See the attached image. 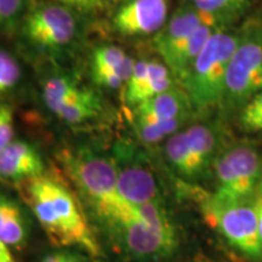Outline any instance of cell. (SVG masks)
<instances>
[{
	"label": "cell",
	"instance_id": "cell-13",
	"mask_svg": "<svg viewBox=\"0 0 262 262\" xmlns=\"http://www.w3.org/2000/svg\"><path fill=\"white\" fill-rule=\"evenodd\" d=\"M203 26L225 29L224 26L214 15L196 9L191 3L185 4L168 18L164 27L153 38V48L162 56L170 48L183 39L192 35L196 29Z\"/></svg>",
	"mask_w": 262,
	"mask_h": 262
},
{
	"label": "cell",
	"instance_id": "cell-11",
	"mask_svg": "<svg viewBox=\"0 0 262 262\" xmlns=\"http://www.w3.org/2000/svg\"><path fill=\"white\" fill-rule=\"evenodd\" d=\"M169 0H126L113 16L114 31L124 37L156 35L168 21Z\"/></svg>",
	"mask_w": 262,
	"mask_h": 262
},
{
	"label": "cell",
	"instance_id": "cell-4",
	"mask_svg": "<svg viewBox=\"0 0 262 262\" xmlns=\"http://www.w3.org/2000/svg\"><path fill=\"white\" fill-rule=\"evenodd\" d=\"M217 189L210 201L217 204L248 202L261 176L258 153L249 145H235L217 155L214 164Z\"/></svg>",
	"mask_w": 262,
	"mask_h": 262
},
{
	"label": "cell",
	"instance_id": "cell-15",
	"mask_svg": "<svg viewBox=\"0 0 262 262\" xmlns=\"http://www.w3.org/2000/svg\"><path fill=\"white\" fill-rule=\"evenodd\" d=\"M193 112L191 101L185 90L173 86L136 106L134 108V117L148 120H170L178 118L189 119Z\"/></svg>",
	"mask_w": 262,
	"mask_h": 262
},
{
	"label": "cell",
	"instance_id": "cell-16",
	"mask_svg": "<svg viewBox=\"0 0 262 262\" xmlns=\"http://www.w3.org/2000/svg\"><path fill=\"white\" fill-rule=\"evenodd\" d=\"M31 235V221L25 206L15 198L0 192V242L21 249Z\"/></svg>",
	"mask_w": 262,
	"mask_h": 262
},
{
	"label": "cell",
	"instance_id": "cell-26",
	"mask_svg": "<svg viewBox=\"0 0 262 262\" xmlns=\"http://www.w3.org/2000/svg\"><path fill=\"white\" fill-rule=\"evenodd\" d=\"M58 2L61 4L68 6V8L84 12L95 11L102 5V0H58Z\"/></svg>",
	"mask_w": 262,
	"mask_h": 262
},
{
	"label": "cell",
	"instance_id": "cell-1",
	"mask_svg": "<svg viewBox=\"0 0 262 262\" xmlns=\"http://www.w3.org/2000/svg\"><path fill=\"white\" fill-rule=\"evenodd\" d=\"M84 202L107 237L133 258L159 260L178 248L175 226L162 202L136 205L117 189Z\"/></svg>",
	"mask_w": 262,
	"mask_h": 262
},
{
	"label": "cell",
	"instance_id": "cell-7",
	"mask_svg": "<svg viewBox=\"0 0 262 262\" xmlns=\"http://www.w3.org/2000/svg\"><path fill=\"white\" fill-rule=\"evenodd\" d=\"M206 221L224 235L237 250L253 258L262 257V243L258 234L255 205L247 202L217 204L208 199L203 205Z\"/></svg>",
	"mask_w": 262,
	"mask_h": 262
},
{
	"label": "cell",
	"instance_id": "cell-22",
	"mask_svg": "<svg viewBox=\"0 0 262 262\" xmlns=\"http://www.w3.org/2000/svg\"><path fill=\"white\" fill-rule=\"evenodd\" d=\"M21 66L12 54L0 49V95L12 90L21 80Z\"/></svg>",
	"mask_w": 262,
	"mask_h": 262
},
{
	"label": "cell",
	"instance_id": "cell-23",
	"mask_svg": "<svg viewBox=\"0 0 262 262\" xmlns=\"http://www.w3.org/2000/svg\"><path fill=\"white\" fill-rule=\"evenodd\" d=\"M241 125L249 133L262 131V90L243 107L241 113Z\"/></svg>",
	"mask_w": 262,
	"mask_h": 262
},
{
	"label": "cell",
	"instance_id": "cell-29",
	"mask_svg": "<svg viewBox=\"0 0 262 262\" xmlns=\"http://www.w3.org/2000/svg\"><path fill=\"white\" fill-rule=\"evenodd\" d=\"M95 262H102V261H95Z\"/></svg>",
	"mask_w": 262,
	"mask_h": 262
},
{
	"label": "cell",
	"instance_id": "cell-10",
	"mask_svg": "<svg viewBox=\"0 0 262 262\" xmlns=\"http://www.w3.org/2000/svg\"><path fill=\"white\" fill-rule=\"evenodd\" d=\"M117 165V191L133 204L162 202L160 189L155 172L141 156L131 149H122L114 160Z\"/></svg>",
	"mask_w": 262,
	"mask_h": 262
},
{
	"label": "cell",
	"instance_id": "cell-14",
	"mask_svg": "<svg viewBox=\"0 0 262 262\" xmlns=\"http://www.w3.org/2000/svg\"><path fill=\"white\" fill-rule=\"evenodd\" d=\"M45 172L38 149L27 141L14 140L0 152V180L14 182L35 178Z\"/></svg>",
	"mask_w": 262,
	"mask_h": 262
},
{
	"label": "cell",
	"instance_id": "cell-25",
	"mask_svg": "<svg viewBox=\"0 0 262 262\" xmlns=\"http://www.w3.org/2000/svg\"><path fill=\"white\" fill-rule=\"evenodd\" d=\"M14 110L9 104L0 103V152L14 141Z\"/></svg>",
	"mask_w": 262,
	"mask_h": 262
},
{
	"label": "cell",
	"instance_id": "cell-5",
	"mask_svg": "<svg viewBox=\"0 0 262 262\" xmlns=\"http://www.w3.org/2000/svg\"><path fill=\"white\" fill-rule=\"evenodd\" d=\"M217 137L212 127L194 124L166 140L165 157L172 169L188 181L204 176L217 155Z\"/></svg>",
	"mask_w": 262,
	"mask_h": 262
},
{
	"label": "cell",
	"instance_id": "cell-12",
	"mask_svg": "<svg viewBox=\"0 0 262 262\" xmlns=\"http://www.w3.org/2000/svg\"><path fill=\"white\" fill-rule=\"evenodd\" d=\"M135 60L122 48L103 44L95 48L90 58V73L97 86L108 90L122 88L131 77Z\"/></svg>",
	"mask_w": 262,
	"mask_h": 262
},
{
	"label": "cell",
	"instance_id": "cell-20",
	"mask_svg": "<svg viewBox=\"0 0 262 262\" xmlns=\"http://www.w3.org/2000/svg\"><path fill=\"white\" fill-rule=\"evenodd\" d=\"M251 0H191V4L202 11L214 15L226 26L244 14Z\"/></svg>",
	"mask_w": 262,
	"mask_h": 262
},
{
	"label": "cell",
	"instance_id": "cell-27",
	"mask_svg": "<svg viewBox=\"0 0 262 262\" xmlns=\"http://www.w3.org/2000/svg\"><path fill=\"white\" fill-rule=\"evenodd\" d=\"M0 262H17L8 245L0 242Z\"/></svg>",
	"mask_w": 262,
	"mask_h": 262
},
{
	"label": "cell",
	"instance_id": "cell-2",
	"mask_svg": "<svg viewBox=\"0 0 262 262\" xmlns=\"http://www.w3.org/2000/svg\"><path fill=\"white\" fill-rule=\"evenodd\" d=\"M16 187L52 244L75 247L95 257L100 256V244L81 203L61 176L45 171L16 183Z\"/></svg>",
	"mask_w": 262,
	"mask_h": 262
},
{
	"label": "cell",
	"instance_id": "cell-24",
	"mask_svg": "<svg viewBox=\"0 0 262 262\" xmlns=\"http://www.w3.org/2000/svg\"><path fill=\"white\" fill-rule=\"evenodd\" d=\"M27 0H0V32L8 31L25 17Z\"/></svg>",
	"mask_w": 262,
	"mask_h": 262
},
{
	"label": "cell",
	"instance_id": "cell-9",
	"mask_svg": "<svg viewBox=\"0 0 262 262\" xmlns=\"http://www.w3.org/2000/svg\"><path fill=\"white\" fill-rule=\"evenodd\" d=\"M60 158L68 178L84 199L117 189V165L114 159L85 147L63 150Z\"/></svg>",
	"mask_w": 262,
	"mask_h": 262
},
{
	"label": "cell",
	"instance_id": "cell-21",
	"mask_svg": "<svg viewBox=\"0 0 262 262\" xmlns=\"http://www.w3.org/2000/svg\"><path fill=\"white\" fill-rule=\"evenodd\" d=\"M101 110H102L101 100L100 97L96 96L90 100L66 104L55 111L54 114L58 119L67 124H80L96 118L100 114Z\"/></svg>",
	"mask_w": 262,
	"mask_h": 262
},
{
	"label": "cell",
	"instance_id": "cell-3",
	"mask_svg": "<svg viewBox=\"0 0 262 262\" xmlns=\"http://www.w3.org/2000/svg\"><path fill=\"white\" fill-rule=\"evenodd\" d=\"M242 38L225 29L215 32L180 80L194 112L203 113L222 104L229 62Z\"/></svg>",
	"mask_w": 262,
	"mask_h": 262
},
{
	"label": "cell",
	"instance_id": "cell-6",
	"mask_svg": "<svg viewBox=\"0 0 262 262\" xmlns=\"http://www.w3.org/2000/svg\"><path fill=\"white\" fill-rule=\"evenodd\" d=\"M262 90V32L242 38L228 66L222 106L244 107Z\"/></svg>",
	"mask_w": 262,
	"mask_h": 262
},
{
	"label": "cell",
	"instance_id": "cell-18",
	"mask_svg": "<svg viewBox=\"0 0 262 262\" xmlns=\"http://www.w3.org/2000/svg\"><path fill=\"white\" fill-rule=\"evenodd\" d=\"M97 95L90 89H84L74 79L66 75H55L42 86V100L52 113L66 104L90 100Z\"/></svg>",
	"mask_w": 262,
	"mask_h": 262
},
{
	"label": "cell",
	"instance_id": "cell-19",
	"mask_svg": "<svg viewBox=\"0 0 262 262\" xmlns=\"http://www.w3.org/2000/svg\"><path fill=\"white\" fill-rule=\"evenodd\" d=\"M187 122V118H178V119L170 120H148L134 117V127L142 142H145L146 145H156L181 130V127Z\"/></svg>",
	"mask_w": 262,
	"mask_h": 262
},
{
	"label": "cell",
	"instance_id": "cell-17",
	"mask_svg": "<svg viewBox=\"0 0 262 262\" xmlns=\"http://www.w3.org/2000/svg\"><path fill=\"white\" fill-rule=\"evenodd\" d=\"M217 31H220V28L203 26L196 29L192 35L175 44L160 56L164 63L168 66L175 79L179 81L182 79L183 75L187 73L193 62L201 54L206 42L211 38V35Z\"/></svg>",
	"mask_w": 262,
	"mask_h": 262
},
{
	"label": "cell",
	"instance_id": "cell-28",
	"mask_svg": "<svg viewBox=\"0 0 262 262\" xmlns=\"http://www.w3.org/2000/svg\"><path fill=\"white\" fill-rule=\"evenodd\" d=\"M254 205H255V210H256V215H257L258 234H260V239L262 243V196H260V198L254 203Z\"/></svg>",
	"mask_w": 262,
	"mask_h": 262
},
{
	"label": "cell",
	"instance_id": "cell-8",
	"mask_svg": "<svg viewBox=\"0 0 262 262\" xmlns=\"http://www.w3.org/2000/svg\"><path fill=\"white\" fill-rule=\"evenodd\" d=\"M77 18L63 4H41L22 18L21 34L32 47L55 51L67 47L77 33Z\"/></svg>",
	"mask_w": 262,
	"mask_h": 262
}]
</instances>
